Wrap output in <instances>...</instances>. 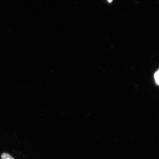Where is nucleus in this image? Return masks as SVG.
Wrapping results in <instances>:
<instances>
[{"mask_svg": "<svg viewBox=\"0 0 159 159\" xmlns=\"http://www.w3.org/2000/svg\"><path fill=\"white\" fill-rule=\"evenodd\" d=\"M2 159H15L10 155L7 153H3L1 156Z\"/></svg>", "mask_w": 159, "mask_h": 159, "instance_id": "obj_1", "label": "nucleus"}, {"mask_svg": "<svg viewBox=\"0 0 159 159\" xmlns=\"http://www.w3.org/2000/svg\"><path fill=\"white\" fill-rule=\"evenodd\" d=\"M159 70H158L154 74L155 80L156 83L157 84V85H159Z\"/></svg>", "mask_w": 159, "mask_h": 159, "instance_id": "obj_2", "label": "nucleus"}, {"mask_svg": "<svg viewBox=\"0 0 159 159\" xmlns=\"http://www.w3.org/2000/svg\"><path fill=\"white\" fill-rule=\"evenodd\" d=\"M109 3H111L112 2L113 0H107Z\"/></svg>", "mask_w": 159, "mask_h": 159, "instance_id": "obj_3", "label": "nucleus"}]
</instances>
